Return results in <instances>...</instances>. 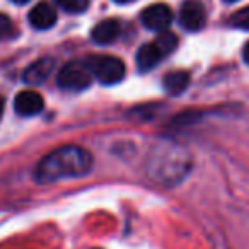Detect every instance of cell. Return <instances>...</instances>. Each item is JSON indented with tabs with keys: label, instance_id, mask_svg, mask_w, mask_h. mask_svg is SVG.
Here are the masks:
<instances>
[{
	"label": "cell",
	"instance_id": "5b68a950",
	"mask_svg": "<svg viewBox=\"0 0 249 249\" xmlns=\"http://www.w3.org/2000/svg\"><path fill=\"white\" fill-rule=\"evenodd\" d=\"M179 22L186 31L191 33L203 29L205 22H207V11H205L203 4L196 2V0H186L181 5Z\"/></svg>",
	"mask_w": 249,
	"mask_h": 249
},
{
	"label": "cell",
	"instance_id": "6da1fadb",
	"mask_svg": "<svg viewBox=\"0 0 249 249\" xmlns=\"http://www.w3.org/2000/svg\"><path fill=\"white\" fill-rule=\"evenodd\" d=\"M92 169L89 150L77 145H65L50 152L39 160L35 178L38 183H53L60 179L80 178Z\"/></svg>",
	"mask_w": 249,
	"mask_h": 249
},
{
	"label": "cell",
	"instance_id": "7a4b0ae2",
	"mask_svg": "<svg viewBox=\"0 0 249 249\" xmlns=\"http://www.w3.org/2000/svg\"><path fill=\"white\" fill-rule=\"evenodd\" d=\"M191 169L190 154L179 145L164 143L152 150L149 160V174L154 181L174 184L181 181Z\"/></svg>",
	"mask_w": 249,
	"mask_h": 249
},
{
	"label": "cell",
	"instance_id": "d6986e66",
	"mask_svg": "<svg viewBox=\"0 0 249 249\" xmlns=\"http://www.w3.org/2000/svg\"><path fill=\"white\" fill-rule=\"evenodd\" d=\"M118 4H128V2H133V0H114Z\"/></svg>",
	"mask_w": 249,
	"mask_h": 249
},
{
	"label": "cell",
	"instance_id": "8fae6325",
	"mask_svg": "<svg viewBox=\"0 0 249 249\" xmlns=\"http://www.w3.org/2000/svg\"><path fill=\"white\" fill-rule=\"evenodd\" d=\"M121 33V24L116 19H106V21H101L99 24L94 26L92 33H90V38L97 43V45H109L114 39H118Z\"/></svg>",
	"mask_w": 249,
	"mask_h": 249
},
{
	"label": "cell",
	"instance_id": "ac0fdd59",
	"mask_svg": "<svg viewBox=\"0 0 249 249\" xmlns=\"http://www.w3.org/2000/svg\"><path fill=\"white\" fill-rule=\"evenodd\" d=\"M4 109H5V101H4V97L0 96V120H2V114H4Z\"/></svg>",
	"mask_w": 249,
	"mask_h": 249
},
{
	"label": "cell",
	"instance_id": "3957f363",
	"mask_svg": "<svg viewBox=\"0 0 249 249\" xmlns=\"http://www.w3.org/2000/svg\"><path fill=\"white\" fill-rule=\"evenodd\" d=\"M92 77H96L104 86H113L124 79V63L118 56L109 55H94L89 60H86Z\"/></svg>",
	"mask_w": 249,
	"mask_h": 249
},
{
	"label": "cell",
	"instance_id": "ba28073f",
	"mask_svg": "<svg viewBox=\"0 0 249 249\" xmlns=\"http://www.w3.org/2000/svg\"><path fill=\"white\" fill-rule=\"evenodd\" d=\"M53 69H55V60L50 58V56H45V58H39V60H36L35 63H31V65L24 70L22 79H24L26 84L39 86V84H43L48 79L50 73L53 72Z\"/></svg>",
	"mask_w": 249,
	"mask_h": 249
},
{
	"label": "cell",
	"instance_id": "e0dca14e",
	"mask_svg": "<svg viewBox=\"0 0 249 249\" xmlns=\"http://www.w3.org/2000/svg\"><path fill=\"white\" fill-rule=\"evenodd\" d=\"M242 56H244V62L249 65V41L244 45V50H242Z\"/></svg>",
	"mask_w": 249,
	"mask_h": 249
},
{
	"label": "cell",
	"instance_id": "8992f818",
	"mask_svg": "<svg viewBox=\"0 0 249 249\" xmlns=\"http://www.w3.org/2000/svg\"><path fill=\"white\" fill-rule=\"evenodd\" d=\"M142 24L150 31H166L169 28L171 21H173V12L166 4H154L149 5L140 16Z\"/></svg>",
	"mask_w": 249,
	"mask_h": 249
},
{
	"label": "cell",
	"instance_id": "7c38bea8",
	"mask_svg": "<svg viewBox=\"0 0 249 249\" xmlns=\"http://www.w3.org/2000/svg\"><path fill=\"white\" fill-rule=\"evenodd\" d=\"M164 89L167 90L173 96H178L183 90L188 89V84H190V73L183 72V70H176V72H171L167 75H164L162 79Z\"/></svg>",
	"mask_w": 249,
	"mask_h": 249
},
{
	"label": "cell",
	"instance_id": "4fadbf2b",
	"mask_svg": "<svg viewBox=\"0 0 249 249\" xmlns=\"http://www.w3.org/2000/svg\"><path fill=\"white\" fill-rule=\"evenodd\" d=\"M156 43H157V46H159V48L162 50L164 55H169V53H173L174 50H176V46H178V38H176V35H174V33H171V31H162L159 36H157Z\"/></svg>",
	"mask_w": 249,
	"mask_h": 249
},
{
	"label": "cell",
	"instance_id": "ffe728a7",
	"mask_svg": "<svg viewBox=\"0 0 249 249\" xmlns=\"http://www.w3.org/2000/svg\"><path fill=\"white\" fill-rule=\"evenodd\" d=\"M14 4H26V2H29V0H12Z\"/></svg>",
	"mask_w": 249,
	"mask_h": 249
},
{
	"label": "cell",
	"instance_id": "44dd1931",
	"mask_svg": "<svg viewBox=\"0 0 249 249\" xmlns=\"http://www.w3.org/2000/svg\"><path fill=\"white\" fill-rule=\"evenodd\" d=\"M225 2H229V4H232V2H237V0H225Z\"/></svg>",
	"mask_w": 249,
	"mask_h": 249
},
{
	"label": "cell",
	"instance_id": "2e32d148",
	"mask_svg": "<svg viewBox=\"0 0 249 249\" xmlns=\"http://www.w3.org/2000/svg\"><path fill=\"white\" fill-rule=\"evenodd\" d=\"M12 33V22L11 19L7 18V16L0 14V39L7 38V36H11Z\"/></svg>",
	"mask_w": 249,
	"mask_h": 249
},
{
	"label": "cell",
	"instance_id": "9a60e30c",
	"mask_svg": "<svg viewBox=\"0 0 249 249\" xmlns=\"http://www.w3.org/2000/svg\"><path fill=\"white\" fill-rule=\"evenodd\" d=\"M229 24L234 26L237 29H244V31H249V5L241 11L234 12L229 19Z\"/></svg>",
	"mask_w": 249,
	"mask_h": 249
},
{
	"label": "cell",
	"instance_id": "5bb4252c",
	"mask_svg": "<svg viewBox=\"0 0 249 249\" xmlns=\"http://www.w3.org/2000/svg\"><path fill=\"white\" fill-rule=\"evenodd\" d=\"M56 5L70 14H80L89 9V0H55Z\"/></svg>",
	"mask_w": 249,
	"mask_h": 249
},
{
	"label": "cell",
	"instance_id": "30bf717a",
	"mask_svg": "<svg viewBox=\"0 0 249 249\" xmlns=\"http://www.w3.org/2000/svg\"><path fill=\"white\" fill-rule=\"evenodd\" d=\"M164 56L166 55H164L162 50L157 46V43L150 41V43H147V45H143L142 48H139V52H137V56H135L137 67H139V70H142V72H149V70H152Z\"/></svg>",
	"mask_w": 249,
	"mask_h": 249
},
{
	"label": "cell",
	"instance_id": "52a82bcc",
	"mask_svg": "<svg viewBox=\"0 0 249 249\" xmlns=\"http://www.w3.org/2000/svg\"><path fill=\"white\" fill-rule=\"evenodd\" d=\"M45 107V101L35 90H21L14 99V109L21 116H36Z\"/></svg>",
	"mask_w": 249,
	"mask_h": 249
},
{
	"label": "cell",
	"instance_id": "9c48e42d",
	"mask_svg": "<svg viewBox=\"0 0 249 249\" xmlns=\"http://www.w3.org/2000/svg\"><path fill=\"white\" fill-rule=\"evenodd\" d=\"M56 22V11L46 2H39L29 12V24L36 29H50Z\"/></svg>",
	"mask_w": 249,
	"mask_h": 249
},
{
	"label": "cell",
	"instance_id": "277c9868",
	"mask_svg": "<svg viewBox=\"0 0 249 249\" xmlns=\"http://www.w3.org/2000/svg\"><path fill=\"white\" fill-rule=\"evenodd\" d=\"M56 82L63 90L79 92V90H84L90 86L92 73H90L86 62H69L58 72Z\"/></svg>",
	"mask_w": 249,
	"mask_h": 249
}]
</instances>
